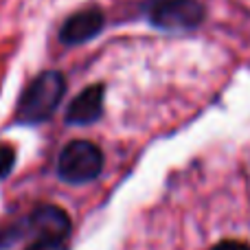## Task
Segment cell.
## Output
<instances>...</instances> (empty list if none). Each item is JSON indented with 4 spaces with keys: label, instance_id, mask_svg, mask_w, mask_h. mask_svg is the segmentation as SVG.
<instances>
[{
    "label": "cell",
    "instance_id": "cell-1",
    "mask_svg": "<svg viewBox=\"0 0 250 250\" xmlns=\"http://www.w3.org/2000/svg\"><path fill=\"white\" fill-rule=\"evenodd\" d=\"M73 222L68 213L57 204H40L29 215L16 217L0 226V250H9L22 239L64 237L70 239Z\"/></svg>",
    "mask_w": 250,
    "mask_h": 250
},
{
    "label": "cell",
    "instance_id": "cell-2",
    "mask_svg": "<svg viewBox=\"0 0 250 250\" xmlns=\"http://www.w3.org/2000/svg\"><path fill=\"white\" fill-rule=\"evenodd\" d=\"M66 95V77L60 70H44L24 88L16 108L18 125H40L55 114Z\"/></svg>",
    "mask_w": 250,
    "mask_h": 250
},
{
    "label": "cell",
    "instance_id": "cell-3",
    "mask_svg": "<svg viewBox=\"0 0 250 250\" xmlns=\"http://www.w3.org/2000/svg\"><path fill=\"white\" fill-rule=\"evenodd\" d=\"M104 171V151L90 141H70L57 158V176L66 185H86Z\"/></svg>",
    "mask_w": 250,
    "mask_h": 250
},
{
    "label": "cell",
    "instance_id": "cell-4",
    "mask_svg": "<svg viewBox=\"0 0 250 250\" xmlns=\"http://www.w3.org/2000/svg\"><path fill=\"white\" fill-rule=\"evenodd\" d=\"M207 9L200 0H154L147 7L151 26L167 33H185L204 22Z\"/></svg>",
    "mask_w": 250,
    "mask_h": 250
},
{
    "label": "cell",
    "instance_id": "cell-5",
    "mask_svg": "<svg viewBox=\"0 0 250 250\" xmlns=\"http://www.w3.org/2000/svg\"><path fill=\"white\" fill-rule=\"evenodd\" d=\"M105 24V16L99 7H86L68 16L60 26V42L64 46H79L101 33Z\"/></svg>",
    "mask_w": 250,
    "mask_h": 250
},
{
    "label": "cell",
    "instance_id": "cell-6",
    "mask_svg": "<svg viewBox=\"0 0 250 250\" xmlns=\"http://www.w3.org/2000/svg\"><path fill=\"white\" fill-rule=\"evenodd\" d=\"M104 97H105L104 83H92V86L83 88L68 104L66 123L68 125H90V123L99 121L101 114H104Z\"/></svg>",
    "mask_w": 250,
    "mask_h": 250
},
{
    "label": "cell",
    "instance_id": "cell-7",
    "mask_svg": "<svg viewBox=\"0 0 250 250\" xmlns=\"http://www.w3.org/2000/svg\"><path fill=\"white\" fill-rule=\"evenodd\" d=\"M24 250H70L68 239L64 237H38Z\"/></svg>",
    "mask_w": 250,
    "mask_h": 250
},
{
    "label": "cell",
    "instance_id": "cell-8",
    "mask_svg": "<svg viewBox=\"0 0 250 250\" xmlns=\"http://www.w3.org/2000/svg\"><path fill=\"white\" fill-rule=\"evenodd\" d=\"M13 167H16V151L9 145H0V180L11 176Z\"/></svg>",
    "mask_w": 250,
    "mask_h": 250
},
{
    "label": "cell",
    "instance_id": "cell-9",
    "mask_svg": "<svg viewBox=\"0 0 250 250\" xmlns=\"http://www.w3.org/2000/svg\"><path fill=\"white\" fill-rule=\"evenodd\" d=\"M211 250H250V246L244 242H237V239H224V242H220Z\"/></svg>",
    "mask_w": 250,
    "mask_h": 250
}]
</instances>
